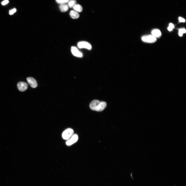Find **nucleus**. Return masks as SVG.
Instances as JSON below:
<instances>
[{
    "mask_svg": "<svg viewBox=\"0 0 186 186\" xmlns=\"http://www.w3.org/2000/svg\"><path fill=\"white\" fill-rule=\"evenodd\" d=\"M106 103L104 101H100L97 100L93 101L89 105L91 110L97 111H103L107 107Z\"/></svg>",
    "mask_w": 186,
    "mask_h": 186,
    "instance_id": "obj_1",
    "label": "nucleus"
},
{
    "mask_svg": "<svg viewBox=\"0 0 186 186\" xmlns=\"http://www.w3.org/2000/svg\"><path fill=\"white\" fill-rule=\"evenodd\" d=\"M142 39L144 42L149 43H155L157 41L156 38L152 35L143 36L142 37Z\"/></svg>",
    "mask_w": 186,
    "mask_h": 186,
    "instance_id": "obj_2",
    "label": "nucleus"
},
{
    "mask_svg": "<svg viewBox=\"0 0 186 186\" xmlns=\"http://www.w3.org/2000/svg\"><path fill=\"white\" fill-rule=\"evenodd\" d=\"M74 133L73 130L70 128H69L64 131L62 134V137L63 139L68 140L73 135Z\"/></svg>",
    "mask_w": 186,
    "mask_h": 186,
    "instance_id": "obj_3",
    "label": "nucleus"
},
{
    "mask_svg": "<svg viewBox=\"0 0 186 186\" xmlns=\"http://www.w3.org/2000/svg\"><path fill=\"white\" fill-rule=\"evenodd\" d=\"M78 137L77 135L74 134L66 142L67 145L70 146L77 142L78 140Z\"/></svg>",
    "mask_w": 186,
    "mask_h": 186,
    "instance_id": "obj_4",
    "label": "nucleus"
},
{
    "mask_svg": "<svg viewBox=\"0 0 186 186\" xmlns=\"http://www.w3.org/2000/svg\"><path fill=\"white\" fill-rule=\"evenodd\" d=\"M78 46L80 49L85 48L89 50L91 49L92 48L90 44L85 41L80 42L78 44Z\"/></svg>",
    "mask_w": 186,
    "mask_h": 186,
    "instance_id": "obj_5",
    "label": "nucleus"
},
{
    "mask_svg": "<svg viewBox=\"0 0 186 186\" xmlns=\"http://www.w3.org/2000/svg\"><path fill=\"white\" fill-rule=\"evenodd\" d=\"M28 85L27 83L23 82H20L18 83L17 88L19 91L21 92H24L27 90Z\"/></svg>",
    "mask_w": 186,
    "mask_h": 186,
    "instance_id": "obj_6",
    "label": "nucleus"
},
{
    "mask_svg": "<svg viewBox=\"0 0 186 186\" xmlns=\"http://www.w3.org/2000/svg\"><path fill=\"white\" fill-rule=\"evenodd\" d=\"M27 81L31 87L33 88H36L38 84L36 80L33 77H29L27 78Z\"/></svg>",
    "mask_w": 186,
    "mask_h": 186,
    "instance_id": "obj_7",
    "label": "nucleus"
},
{
    "mask_svg": "<svg viewBox=\"0 0 186 186\" xmlns=\"http://www.w3.org/2000/svg\"><path fill=\"white\" fill-rule=\"evenodd\" d=\"M71 51L73 55L78 57H82V53L80 52L77 48L75 47H72Z\"/></svg>",
    "mask_w": 186,
    "mask_h": 186,
    "instance_id": "obj_8",
    "label": "nucleus"
},
{
    "mask_svg": "<svg viewBox=\"0 0 186 186\" xmlns=\"http://www.w3.org/2000/svg\"><path fill=\"white\" fill-rule=\"evenodd\" d=\"M152 35L155 38H159L161 36L162 33L161 31L158 29H154L152 31Z\"/></svg>",
    "mask_w": 186,
    "mask_h": 186,
    "instance_id": "obj_9",
    "label": "nucleus"
},
{
    "mask_svg": "<svg viewBox=\"0 0 186 186\" xmlns=\"http://www.w3.org/2000/svg\"><path fill=\"white\" fill-rule=\"evenodd\" d=\"M60 10L62 12H65L68 10L69 7L68 5L65 3L60 4L59 6Z\"/></svg>",
    "mask_w": 186,
    "mask_h": 186,
    "instance_id": "obj_10",
    "label": "nucleus"
},
{
    "mask_svg": "<svg viewBox=\"0 0 186 186\" xmlns=\"http://www.w3.org/2000/svg\"><path fill=\"white\" fill-rule=\"evenodd\" d=\"M70 15L71 17L73 19H76L78 18L80 16L79 13L74 10H72L70 13Z\"/></svg>",
    "mask_w": 186,
    "mask_h": 186,
    "instance_id": "obj_11",
    "label": "nucleus"
},
{
    "mask_svg": "<svg viewBox=\"0 0 186 186\" xmlns=\"http://www.w3.org/2000/svg\"><path fill=\"white\" fill-rule=\"evenodd\" d=\"M74 10L77 12H81L82 11V6L78 4H76L74 6L73 8Z\"/></svg>",
    "mask_w": 186,
    "mask_h": 186,
    "instance_id": "obj_12",
    "label": "nucleus"
},
{
    "mask_svg": "<svg viewBox=\"0 0 186 186\" xmlns=\"http://www.w3.org/2000/svg\"><path fill=\"white\" fill-rule=\"evenodd\" d=\"M68 2L69 7L71 8L76 4V0H69Z\"/></svg>",
    "mask_w": 186,
    "mask_h": 186,
    "instance_id": "obj_13",
    "label": "nucleus"
},
{
    "mask_svg": "<svg viewBox=\"0 0 186 186\" xmlns=\"http://www.w3.org/2000/svg\"><path fill=\"white\" fill-rule=\"evenodd\" d=\"M186 31L184 28L180 29L179 30V36L181 37L182 36L183 33H186Z\"/></svg>",
    "mask_w": 186,
    "mask_h": 186,
    "instance_id": "obj_14",
    "label": "nucleus"
},
{
    "mask_svg": "<svg viewBox=\"0 0 186 186\" xmlns=\"http://www.w3.org/2000/svg\"><path fill=\"white\" fill-rule=\"evenodd\" d=\"M69 0H56V2L59 4H65L68 2Z\"/></svg>",
    "mask_w": 186,
    "mask_h": 186,
    "instance_id": "obj_15",
    "label": "nucleus"
},
{
    "mask_svg": "<svg viewBox=\"0 0 186 186\" xmlns=\"http://www.w3.org/2000/svg\"><path fill=\"white\" fill-rule=\"evenodd\" d=\"M174 27V24L172 23H170L169 24V27H168V30L170 31H172Z\"/></svg>",
    "mask_w": 186,
    "mask_h": 186,
    "instance_id": "obj_16",
    "label": "nucleus"
},
{
    "mask_svg": "<svg viewBox=\"0 0 186 186\" xmlns=\"http://www.w3.org/2000/svg\"><path fill=\"white\" fill-rule=\"evenodd\" d=\"M16 11V9L14 8L12 10L10 11L9 14L10 15H12Z\"/></svg>",
    "mask_w": 186,
    "mask_h": 186,
    "instance_id": "obj_17",
    "label": "nucleus"
},
{
    "mask_svg": "<svg viewBox=\"0 0 186 186\" xmlns=\"http://www.w3.org/2000/svg\"><path fill=\"white\" fill-rule=\"evenodd\" d=\"M9 2V1L8 0H5V1L2 2V4L3 5H5L8 4Z\"/></svg>",
    "mask_w": 186,
    "mask_h": 186,
    "instance_id": "obj_18",
    "label": "nucleus"
},
{
    "mask_svg": "<svg viewBox=\"0 0 186 186\" xmlns=\"http://www.w3.org/2000/svg\"><path fill=\"white\" fill-rule=\"evenodd\" d=\"M179 22H185V19L181 17H179Z\"/></svg>",
    "mask_w": 186,
    "mask_h": 186,
    "instance_id": "obj_19",
    "label": "nucleus"
}]
</instances>
